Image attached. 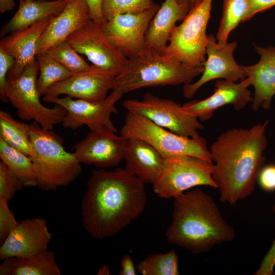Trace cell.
<instances>
[{
    "label": "cell",
    "mask_w": 275,
    "mask_h": 275,
    "mask_svg": "<svg viewBox=\"0 0 275 275\" xmlns=\"http://www.w3.org/2000/svg\"><path fill=\"white\" fill-rule=\"evenodd\" d=\"M15 7L14 0H0V13L12 10Z\"/></svg>",
    "instance_id": "cell-41"
},
{
    "label": "cell",
    "mask_w": 275,
    "mask_h": 275,
    "mask_svg": "<svg viewBox=\"0 0 275 275\" xmlns=\"http://www.w3.org/2000/svg\"><path fill=\"white\" fill-rule=\"evenodd\" d=\"M14 63L13 56L0 49V98L3 102L8 101L5 94L7 78Z\"/></svg>",
    "instance_id": "cell-35"
},
{
    "label": "cell",
    "mask_w": 275,
    "mask_h": 275,
    "mask_svg": "<svg viewBox=\"0 0 275 275\" xmlns=\"http://www.w3.org/2000/svg\"><path fill=\"white\" fill-rule=\"evenodd\" d=\"M143 275H178V257L175 251L150 255L136 265Z\"/></svg>",
    "instance_id": "cell-30"
},
{
    "label": "cell",
    "mask_w": 275,
    "mask_h": 275,
    "mask_svg": "<svg viewBox=\"0 0 275 275\" xmlns=\"http://www.w3.org/2000/svg\"><path fill=\"white\" fill-rule=\"evenodd\" d=\"M207 38L204 70L198 80L183 86V95L186 98L193 97L202 86L211 80L226 79L237 81L246 77L242 66L233 56L237 42L220 44L212 34L208 35Z\"/></svg>",
    "instance_id": "cell-14"
},
{
    "label": "cell",
    "mask_w": 275,
    "mask_h": 275,
    "mask_svg": "<svg viewBox=\"0 0 275 275\" xmlns=\"http://www.w3.org/2000/svg\"><path fill=\"white\" fill-rule=\"evenodd\" d=\"M30 124L15 119L9 113L0 111V139L8 145L31 157L35 152L30 135Z\"/></svg>",
    "instance_id": "cell-26"
},
{
    "label": "cell",
    "mask_w": 275,
    "mask_h": 275,
    "mask_svg": "<svg viewBox=\"0 0 275 275\" xmlns=\"http://www.w3.org/2000/svg\"><path fill=\"white\" fill-rule=\"evenodd\" d=\"M255 48L260 56L259 61L252 65L241 66L246 76L250 77L251 86L254 89L252 110L257 111L260 107L268 110L275 95V47L255 45Z\"/></svg>",
    "instance_id": "cell-20"
},
{
    "label": "cell",
    "mask_w": 275,
    "mask_h": 275,
    "mask_svg": "<svg viewBox=\"0 0 275 275\" xmlns=\"http://www.w3.org/2000/svg\"><path fill=\"white\" fill-rule=\"evenodd\" d=\"M46 221L37 217L22 220L0 247V258L38 255L47 250L51 240Z\"/></svg>",
    "instance_id": "cell-17"
},
{
    "label": "cell",
    "mask_w": 275,
    "mask_h": 275,
    "mask_svg": "<svg viewBox=\"0 0 275 275\" xmlns=\"http://www.w3.org/2000/svg\"><path fill=\"white\" fill-rule=\"evenodd\" d=\"M258 183L262 189L267 192L275 191V164L263 167L259 174Z\"/></svg>",
    "instance_id": "cell-36"
},
{
    "label": "cell",
    "mask_w": 275,
    "mask_h": 275,
    "mask_svg": "<svg viewBox=\"0 0 275 275\" xmlns=\"http://www.w3.org/2000/svg\"><path fill=\"white\" fill-rule=\"evenodd\" d=\"M123 106L128 112L143 116L155 124L183 136H199V130L204 128L202 122L186 111L182 105L150 93L145 94L142 100H125Z\"/></svg>",
    "instance_id": "cell-10"
},
{
    "label": "cell",
    "mask_w": 275,
    "mask_h": 275,
    "mask_svg": "<svg viewBox=\"0 0 275 275\" xmlns=\"http://www.w3.org/2000/svg\"><path fill=\"white\" fill-rule=\"evenodd\" d=\"M90 19V12L86 0H70L64 10L53 17L43 33L37 45L36 55L66 41Z\"/></svg>",
    "instance_id": "cell-21"
},
{
    "label": "cell",
    "mask_w": 275,
    "mask_h": 275,
    "mask_svg": "<svg viewBox=\"0 0 275 275\" xmlns=\"http://www.w3.org/2000/svg\"><path fill=\"white\" fill-rule=\"evenodd\" d=\"M203 0H177L178 2L185 4L188 6L190 9L200 3Z\"/></svg>",
    "instance_id": "cell-43"
},
{
    "label": "cell",
    "mask_w": 275,
    "mask_h": 275,
    "mask_svg": "<svg viewBox=\"0 0 275 275\" xmlns=\"http://www.w3.org/2000/svg\"><path fill=\"white\" fill-rule=\"evenodd\" d=\"M36 60L39 73L37 88L41 96L44 95L52 86L66 79L74 73L46 52L36 55Z\"/></svg>",
    "instance_id": "cell-28"
},
{
    "label": "cell",
    "mask_w": 275,
    "mask_h": 275,
    "mask_svg": "<svg viewBox=\"0 0 275 275\" xmlns=\"http://www.w3.org/2000/svg\"><path fill=\"white\" fill-rule=\"evenodd\" d=\"M213 0H203L192 8L182 22L175 25L162 53L189 66L203 65L208 38L206 31Z\"/></svg>",
    "instance_id": "cell-6"
},
{
    "label": "cell",
    "mask_w": 275,
    "mask_h": 275,
    "mask_svg": "<svg viewBox=\"0 0 275 275\" xmlns=\"http://www.w3.org/2000/svg\"><path fill=\"white\" fill-rule=\"evenodd\" d=\"M275 214V204L272 208ZM275 266V238L269 251L263 258L255 275H272L274 274Z\"/></svg>",
    "instance_id": "cell-37"
},
{
    "label": "cell",
    "mask_w": 275,
    "mask_h": 275,
    "mask_svg": "<svg viewBox=\"0 0 275 275\" xmlns=\"http://www.w3.org/2000/svg\"><path fill=\"white\" fill-rule=\"evenodd\" d=\"M251 85L249 77L239 82L220 79L215 82L211 95L202 100H193L182 105L201 122H206L211 118L215 111L224 105L232 104L236 111L244 109L253 100V96L249 89Z\"/></svg>",
    "instance_id": "cell-18"
},
{
    "label": "cell",
    "mask_w": 275,
    "mask_h": 275,
    "mask_svg": "<svg viewBox=\"0 0 275 275\" xmlns=\"http://www.w3.org/2000/svg\"><path fill=\"white\" fill-rule=\"evenodd\" d=\"M116 76L110 71L92 64L52 86L43 97L64 95L75 99L100 101L106 97L109 90H114Z\"/></svg>",
    "instance_id": "cell-15"
},
{
    "label": "cell",
    "mask_w": 275,
    "mask_h": 275,
    "mask_svg": "<svg viewBox=\"0 0 275 275\" xmlns=\"http://www.w3.org/2000/svg\"><path fill=\"white\" fill-rule=\"evenodd\" d=\"M145 183L126 168L92 171L81 202V222L93 238L115 236L145 210Z\"/></svg>",
    "instance_id": "cell-1"
},
{
    "label": "cell",
    "mask_w": 275,
    "mask_h": 275,
    "mask_svg": "<svg viewBox=\"0 0 275 275\" xmlns=\"http://www.w3.org/2000/svg\"><path fill=\"white\" fill-rule=\"evenodd\" d=\"M45 52L74 73L90 66L67 40L52 46Z\"/></svg>",
    "instance_id": "cell-31"
},
{
    "label": "cell",
    "mask_w": 275,
    "mask_h": 275,
    "mask_svg": "<svg viewBox=\"0 0 275 275\" xmlns=\"http://www.w3.org/2000/svg\"><path fill=\"white\" fill-rule=\"evenodd\" d=\"M248 10L244 22L249 20L256 14L275 6V0H248Z\"/></svg>",
    "instance_id": "cell-38"
},
{
    "label": "cell",
    "mask_w": 275,
    "mask_h": 275,
    "mask_svg": "<svg viewBox=\"0 0 275 275\" xmlns=\"http://www.w3.org/2000/svg\"><path fill=\"white\" fill-rule=\"evenodd\" d=\"M153 0H103L102 12L105 21L126 13H139L152 7Z\"/></svg>",
    "instance_id": "cell-32"
},
{
    "label": "cell",
    "mask_w": 275,
    "mask_h": 275,
    "mask_svg": "<svg viewBox=\"0 0 275 275\" xmlns=\"http://www.w3.org/2000/svg\"><path fill=\"white\" fill-rule=\"evenodd\" d=\"M69 1L19 0L17 11L2 27L1 37L27 29L47 17L58 15Z\"/></svg>",
    "instance_id": "cell-24"
},
{
    "label": "cell",
    "mask_w": 275,
    "mask_h": 275,
    "mask_svg": "<svg viewBox=\"0 0 275 275\" xmlns=\"http://www.w3.org/2000/svg\"><path fill=\"white\" fill-rule=\"evenodd\" d=\"M125 142V138L109 130L90 131L74 145L73 154L81 164L114 167L123 159Z\"/></svg>",
    "instance_id": "cell-16"
},
{
    "label": "cell",
    "mask_w": 275,
    "mask_h": 275,
    "mask_svg": "<svg viewBox=\"0 0 275 275\" xmlns=\"http://www.w3.org/2000/svg\"><path fill=\"white\" fill-rule=\"evenodd\" d=\"M159 7L155 4L139 13L117 15L102 25L103 31L125 57H133L145 50L146 33Z\"/></svg>",
    "instance_id": "cell-13"
},
{
    "label": "cell",
    "mask_w": 275,
    "mask_h": 275,
    "mask_svg": "<svg viewBox=\"0 0 275 275\" xmlns=\"http://www.w3.org/2000/svg\"><path fill=\"white\" fill-rule=\"evenodd\" d=\"M8 201L0 197V242L2 243L19 223L8 206Z\"/></svg>",
    "instance_id": "cell-34"
},
{
    "label": "cell",
    "mask_w": 275,
    "mask_h": 275,
    "mask_svg": "<svg viewBox=\"0 0 275 275\" xmlns=\"http://www.w3.org/2000/svg\"><path fill=\"white\" fill-rule=\"evenodd\" d=\"M268 123L266 120L249 129H228L209 147L212 178L222 202L234 205L253 193L265 161Z\"/></svg>",
    "instance_id": "cell-2"
},
{
    "label": "cell",
    "mask_w": 275,
    "mask_h": 275,
    "mask_svg": "<svg viewBox=\"0 0 275 275\" xmlns=\"http://www.w3.org/2000/svg\"><path fill=\"white\" fill-rule=\"evenodd\" d=\"M24 187L21 181L2 161L0 162V197L8 201Z\"/></svg>",
    "instance_id": "cell-33"
},
{
    "label": "cell",
    "mask_w": 275,
    "mask_h": 275,
    "mask_svg": "<svg viewBox=\"0 0 275 275\" xmlns=\"http://www.w3.org/2000/svg\"><path fill=\"white\" fill-rule=\"evenodd\" d=\"M111 274L110 268L107 264L101 265L98 269V275H110Z\"/></svg>",
    "instance_id": "cell-42"
},
{
    "label": "cell",
    "mask_w": 275,
    "mask_h": 275,
    "mask_svg": "<svg viewBox=\"0 0 275 275\" xmlns=\"http://www.w3.org/2000/svg\"><path fill=\"white\" fill-rule=\"evenodd\" d=\"M93 65L119 75L128 59L108 39L100 24L92 19L70 35L66 40Z\"/></svg>",
    "instance_id": "cell-12"
},
{
    "label": "cell",
    "mask_w": 275,
    "mask_h": 275,
    "mask_svg": "<svg viewBox=\"0 0 275 275\" xmlns=\"http://www.w3.org/2000/svg\"><path fill=\"white\" fill-rule=\"evenodd\" d=\"M123 94L113 90L103 100L94 101L75 99L66 96L63 97H43L44 101L59 104L66 110L62 124L63 127L75 130L83 125L90 131L107 129L117 132L111 116L117 114L116 103Z\"/></svg>",
    "instance_id": "cell-11"
},
{
    "label": "cell",
    "mask_w": 275,
    "mask_h": 275,
    "mask_svg": "<svg viewBox=\"0 0 275 275\" xmlns=\"http://www.w3.org/2000/svg\"><path fill=\"white\" fill-rule=\"evenodd\" d=\"M136 266L129 255H124L121 259L119 275H135L137 273Z\"/></svg>",
    "instance_id": "cell-40"
},
{
    "label": "cell",
    "mask_w": 275,
    "mask_h": 275,
    "mask_svg": "<svg viewBox=\"0 0 275 275\" xmlns=\"http://www.w3.org/2000/svg\"><path fill=\"white\" fill-rule=\"evenodd\" d=\"M190 9L177 0H164L150 21L145 36V50L162 53L177 21H182Z\"/></svg>",
    "instance_id": "cell-23"
},
{
    "label": "cell",
    "mask_w": 275,
    "mask_h": 275,
    "mask_svg": "<svg viewBox=\"0 0 275 275\" xmlns=\"http://www.w3.org/2000/svg\"><path fill=\"white\" fill-rule=\"evenodd\" d=\"M0 158L24 187L37 186V170L31 157L0 139Z\"/></svg>",
    "instance_id": "cell-27"
},
{
    "label": "cell",
    "mask_w": 275,
    "mask_h": 275,
    "mask_svg": "<svg viewBox=\"0 0 275 275\" xmlns=\"http://www.w3.org/2000/svg\"><path fill=\"white\" fill-rule=\"evenodd\" d=\"M204 70V66H189L163 53L145 50L128 59L123 71L115 78L114 90L123 94L143 88L187 85Z\"/></svg>",
    "instance_id": "cell-4"
},
{
    "label": "cell",
    "mask_w": 275,
    "mask_h": 275,
    "mask_svg": "<svg viewBox=\"0 0 275 275\" xmlns=\"http://www.w3.org/2000/svg\"><path fill=\"white\" fill-rule=\"evenodd\" d=\"M123 159L125 168L145 183L153 184L158 179L163 157L150 144L141 139L126 138Z\"/></svg>",
    "instance_id": "cell-22"
},
{
    "label": "cell",
    "mask_w": 275,
    "mask_h": 275,
    "mask_svg": "<svg viewBox=\"0 0 275 275\" xmlns=\"http://www.w3.org/2000/svg\"><path fill=\"white\" fill-rule=\"evenodd\" d=\"M120 132L125 138H136L146 141L163 158L188 155L213 162L207 141L203 137L180 135L155 124L143 116L130 112H127Z\"/></svg>",
    "instance_id": "cell-7"
},
{
    "label": "cell",
    "mask_w": 275,
    "mask_h": 275,
    "mask_svg": "<svg viewBox=\"0 0 275 275\" xmlns=\"http://www.w3.org/2000/svg\"><path fill=\"white\" fill-rule=\"evenodd\" d=\"M173 200L172 219L166 233L169 243L199 254L234 239V229L212 196L201 189L185 191Z\"/></svg>",
    "instance_id": "cell-3"
},
{
    "label": "cell",
    "mask_w": 275,
    "mask_h": 275,
    "mask_svg": "<svg viewBox=\"0 0 275 275\" xmlns=\"http://www.w3.org/2000/svg\"><path fill=\"white\" fill-rule=\"evenodd\" d=\"M86 1L90 10L91 19L102 25L105 22L102 12L103 0H86Z\"/></svg>",
    "instance_id": "cell-39"
},
{
    "label": "cell",
    "mask_w": 275,
    "mask_h": 275,
    "mask_svg": "<svg viewBox=\"0 0 275 275\" xmlns=\"http://www.w3.org/2000/svg\"><path fill=\"white\" fill-rule=\"evenodd\" d=\"M1 275H60L56 261V254L47 250L40 254L29 257H11L3 260Z\"/></svg>",
    "instance_id": "cell-25"
},
{
    "label": "cell",
    "mask_w": 275,
    "mask_h": 275,
    "mask_svg": "<svg viewBox=\"0 0 275 275\" xmlns=\"http://www.w3.org/2000/svg\"><path fill=\"white\" fill-rule=\"evenodd\" d=\"M39 68L37 60L28 66L18 77H7L5 94L8 100L17 109V115L23 121L33 120L43 129L52 130L62 123L66 110L54 104L52 108L40 101L37 88Z\"/></svg>",
    "instance_id": "cell-8"
},
{
    "label": "cell",
    "mask_w": 275,
    "mask_h": 275,
    "mask_svg": "<svg viewBox=\"0 0 275 275\" xmlns=\"http://www.w3.org/2000/svg\"><path fill=\"white\" fill-rule=\"evenodd\" d=\"M54 16L47 17L27 29L11 33L2 38L0 49L14 58V64L7 77L19 76L36 59L38 43Z\"/></svg>",
    "instance_id": "cell-19"
},
{
    "label": "cell",
    "mask_w": 275,
    "mask_h": 275,
    "mask_svg": "<svg viewBox=\"0 0 275 275\" xmlns=\"http://www.w3.org/2000/svg\"><path fill=\"white\" fill-rule=\"evenodd\" d=\"M248 10V0L223 1L222 15L215 37L218 43L228 42L231 32L244 22Z\"/></svg>",
    "instance_id": "cell-29"
},
{
    "label": "cell",
    "mask_w": 275,
    "mask_h": 275,
    "mask_svg": "<svg viewBox=\"0 0 275 275\" xmlns=\"http://www.w3.org/2000/svg\"><path fill=\"white\" fill-rule=\"evenodd\" d=\"M30 135L35 152L30 157L36 168L37 186L44 191L54 190L79 176L81 163L73 153L65 150L61 136L35 121L30 124Z\"/></svg>",
    "instance_id": "cell-5"
},
{
    "label": "cell",
    "mask_w": 275,
    "mask_h": 275,
    "mask_svg": "<svg viewBox=\"0 0 275 275\" xmlns=\"http://www.w3.org/2000/svg\"><path fill=\"white\" fill-rule=\"evenodd\" d=\"M213 171V162L196 156L181 155L165 157L153 189L160 198L169 199L197 186L217 188L212 178Z\"/></svg>",
    "instance_id": "cell-9"
}]
</instances>
